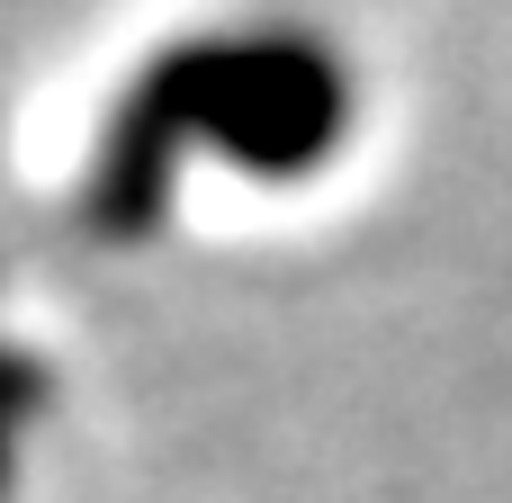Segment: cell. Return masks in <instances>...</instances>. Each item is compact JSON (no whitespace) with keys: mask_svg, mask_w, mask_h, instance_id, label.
Masks as SVG:
<instances>
[{"mask_svg":"<svg viewBox=\"0 0 512 503\" xmlns=\"http://www.w3.org/2000/svg\"><path fill=\"white\" fill-rule=\"evenodd\" d=\"M351 126H360V72L342 63L333 36L288 18L198 27L171 36L117 90L81 198L99 225H144L198 162L234 180H306L351 144Z\"/></svg>","mask_w":512,"mask_h":503,"instance_id":"cell-1","label":"cell"}]
</instances>
